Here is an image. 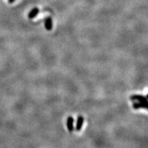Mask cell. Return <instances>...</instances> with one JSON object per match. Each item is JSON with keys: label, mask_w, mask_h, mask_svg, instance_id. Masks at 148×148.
I'll list each match as a JSON object with an SVG mask.
<instances>
[{"label": "cell", "mask_w": 148, "mask_h": 148, "mask_svg": "<svg viewBox=\"0 0 148 148\" xmlns=\"http://www.w3.org/2000/svg\"><path fill=\"white\" fill-rule=\"evenodd\" d=\"M52 27V22L51 17H48L45 21V27L48 30H51Z\"/></svg>", "instance_id": "obj_5"}, {"label": "cell", "mask_w": 148, "mask_h": 148, "mask_svg": "<svg viewBox=\"0 0 148 148\" xmlns=\"http://www.w3.org/2000/svg\"><path fill=\"white\" fill-rule=\"evenodd\" d=\"M73 122H74V119L72 116L68 117L67 120V126L69 131H72L73 130Z\"/></svg>", "instance_id": "obj_2"}, {"label": "cell", "mask_w": 148, "mask_h": 148, "mask_svg": "<svg viewBox=\"0 0 148 148\" xmlns=\"http://www.w3.org/2000/svg\"><path fill=\"white\" fill-rule=\"evenodd\" d=\"M130 99L132 101H138L141 102L148 103V99L146 97L139 94H134L130 97Z\"/></svg>", "instance_id": "obj_1"}, {"label": "cell", "mask_w": 148, "mask_h": 148, "mask_svg": "<svg viewBox=\"0 0 148 148\" xmlns=\"http://www.w3.org/2000/svg\"><path fill=\"white\" fill-rule=\"evenodd\" d=\"M133 107L134 109H140V108H143V109H146L148 108V103H144V102H135L133 104Z\"/></svg>", "instance_id": "obj_3"}, {"label": "cell", "mask_w": 148, "mask_h": 148, "mask_svg": "<svg viewBox=\"0 0 148 148\" xmlns=\"http://www.w3.org/2000/svg\"><path fill=\"white\" fill-rule=\"evenodd\" d=\"M39 12V9L38 8H33L32 10L30 11V13L29 14V19H33L38 14V13Z\"/></svg>", "instance_id": "obj_6"}, {"label": "cell", "mask_w": 148, "mask_h": 148, "mask_svg": "<svg viewBox=\"0 0 148 148\" xmlns=\"http://www.w3.org/2000/svg\"><path fill=\"white\" fill-rule=\"evenodd\" d=\"M84 118L82 116H79L77 118V122L76 125V130L79 131L81 130V127L83 125V123Z\"/></svg>", "instance_id": "obj_4"}, {"label": "cell", "mask_w": 148, "mask_h": 148, "mask_svg": "<svg viewBox=\"0 0 148 148\" xmlns=\"http://www.w3.org/2000/svg\"><path fill=\"white\" fill-rule=\"evenodd\" d=\"M15 0H9V3H13L14 1Z\"/></svg>", "instance_id": "obj_7"}]
</instances>
